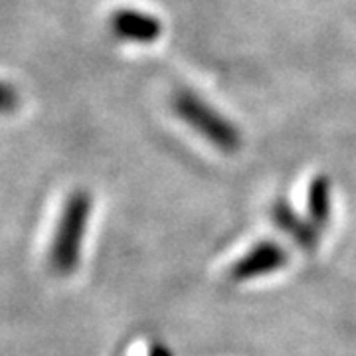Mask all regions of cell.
<instances>
[{"instance_id": "cell-1", "label": "cell", "mask_w": 356, "mask_h": 356, "mask_svg": "<svg viewBox=\"0 0 356 356\" xmlns=\"http://www.w3.org/2000/svg\"><path fill=\"white\" fill-rule=\"evenodd\" d=\"M91 214V196L88 191L72 192L65 198L50 248V266L58 275H72L79 266L83 238Z\"/></svg>"}, {"instance_id": "cell-2", "label": "cell", "mask_w": 356, "mask_h": 356, "mask_svg": "<svg viewBox=\"0 0 356 356\" xmlns=\"http://www.w3.org/2000/svg\"><path fill=\"white\" fill-rule=\"evenodd\" d=\"M172 111L182 123L198 133L222 153H236L242 147V133L228 117L212 107L194 91L182 89L172 97Z\"/></svg>"}, {"instance_id": "cell-3", "label": "cell", "mask_w": 356, "mask_h": 356, "mask_svg": "<svg viewBox=\"0 0 356 356\" xmlns=\"http://www.w3.org/2000/svg\"><path fill=\"white\" fill-rule=\"evenodd\" d=\"M289 264L287 250L277 242H261L254 245L248 254L240 257L232 269L229 277L234 281H250L280 271Z\"/></svg>"}, {"instance_id": "cell-4", "label": "cell", "mask_w": 356, "mask_h": 356, "mask_svg": "<svg viewBox=\"0 0 356 356\" xmlns=\"http://www.w3.org/2000/svg\"><path fill=\"white\" fill-rule=\"evenodd\" d=\"M109 28L117 38L133 44H153L163 36V22L137 8H117L109 18Z\"/></svg>"}, {"instance_id": "cell-5", "label": "cell", "mask_w": 356, "mask_h": 356, "mask_svg": "<svg viewBox=\"0 0 356 356\" xmlns=\"http://www.w3.org/2000/svg\"><path fill=\"white\" fill-rule=\"evenodd\" d=\"M271 218L275 226L287 234L293 242L305 252H315L318 248V228L309 220L301 218L287 200H277L271 206Z\"/></svg>"}, {"instance_id": "cell-6", "label": "cell", "mask_w": 356, "mask_h": 356, "mask_svg": "<svg viewBox=\"0 0 356 356\" xmlns=\"http://www.w3.org/2000/svg\"><path fill=\"white\" fill-rule=\"evenodd\" d=\"M307 214L318 229L327 228L332 216V184L327 175H317L307 191Z\"/></svg>"}, {"instance_id": "cell-7", "label": "cell", "mask_w": 356, "mask_h": 356, "mask_svg": "<svg viewBox=\"0 0 356 356\" xmlns=\"http://www.w3.org/2000/svg\"><path fill=\"white\" fill-rule=\"evenodd\" d=\"M14 103H16V95H14L13 88L8 83H4V88H2V109L6 113H10L14 109Z\"/></svg>"}, {"instance_id": "cell-8", "label": "cell", "mask_w": 356, "mask_h": 356, "mask_svg": "<svg viewBox=\"0 0 356 356\" xmlns=\"http://www.w3.org/2000/svg\"><path fill=\"white\" fill-rule=\"evenodd\" d=\"M149 356H172V353H170V350H168V348H166L165 344H153V346H151V355Z\"/></svg>"}]
</instances>
